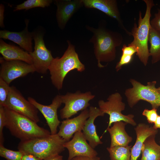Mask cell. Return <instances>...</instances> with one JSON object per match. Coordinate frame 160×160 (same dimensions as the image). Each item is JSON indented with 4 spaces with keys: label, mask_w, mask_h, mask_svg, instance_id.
Returning <instances> with one entry per match:
<instances>
[{
    "label": "cell",
    "mask_w": 160,
    "mask_h": 160,
    "mask_svg": "<svg viewBox=\"0 0 160 160\" xmlns=\"http://www.w3.org/2000/svg\"><path fill=\"white\" fill-rule=\"evenodd\" d=\"M101 21L97 28L87 25V29L93 33L89 42L93 45L94 53L100 68L105 66L101 62L113 61L116 57V47L122 43L123 37L119 33L106 28Z\"/></svg>",
    "instance_id": "1"
},
{
    "label": "cell",
    "mask_w": 160,
    "mask_h": 160,
    "mask_svg": "<svg viewBox=\"0 0 160 160\" xmlns=\"http://www.w3.org/2000/svg\"><path fill=\"white\" fill-rule=\"evenodd\" d=\"M6 117L5 127L12 135L20 141L51 135L48 130L39 126L29 118L4 107Z\"/></svg>",
    "instance_id": "2"
},
{
    "label": "cell",
    "mask_w": 160,
    "mask_h": 160,
    "mask_svg": "<svg viewBox=\"0 0 160 160\" xmlns=\"http://www.w3.org/2000/svg\"><path fill=\"white\" fill-rule=\"evenodd\" d=\"M68 46L62 56L54 58L49 68L52 84L58 90L62 89L64 79L70 71L74 70L81 72L85 67L79 59L75 46L67 41Z\"/></svg>",
    "instance_id": "3"
},
{
    "label": "cell",
    "mask_w": 160,
    "mask_h": 160,
    "mask_svg": "<svg viewBox=\"0 0 160 160\" xmlns=\"http://www.w3.org/2000/svg\"><path fill=\"white\" fill-rule=\"evenodd\" d=\"M65 142L57 133L20 141L18 149L24 153L31 154L44 160L59 155L63 151Z\"/></svg>",
    "instance_id": "4"
},
{
    "label": "cell",
    "mask_w": 160,
    "mask_h": 160,
    "mask_svg": "<svg viewBox=\"0 0 160 160\" xmlns=\"http://www.w3.org/2000/svg\"><path fill=\"white\" fill-rule=\"evenodd\" d=\"M146 4L145 15L143 18L140 11L139 12L138 25L135 20L134 26L131 32V35L134 38L133 41L129 44L134 47L137 49L136 53L141 62L146 66L150 56L148 47V37L151 28V10L154 6L152 0H143Z\"/></svg>",
    "instance_id": "5"
},
{
    "label": "cell",
    "mask_w": 160,
    "mask_h": 160,
    "mask_svg": "<svg viewBox=\"0 0 160 160\" xmlns=\"http://www.w3.org/2000/svg\"><path fill=\"white\" fill-rule=\"evenodd\" d=\"M130 82L132 87L127 89L125 92L130 107H133L140 100L148 102L152 108L157 109L160 106V93L155 87L156 81L148 82L146 85L133 79H130Z\"/></svg>",
    "instance_id": "6"
},
{
    "label": "cell",
    "mask_w": 160,
    "mask_h": 160,
    "mask_svg": "<svg viewBox=\"0 0 160 160\" xmlns=\"http://www.w3.org/2000/svg\"><path fill=\"white\" fill-rule=\"evenodd\" d=\"M105 102L101 100L98 102L99 108L104 114L109 116V121L107 128L110 127L113 123L123 121L133 126L136 125L134 119V116L132 114L126 115L121 112L124 110L125 104L122 101V97L119 93L116 92L110 95Z\"/></svg>",
    "instance_id": "7"
},
{
    "label": "cell",
    "mask_w": 160,
    "mask_h": 160,
    "mask_svg": "<svg viewBox=\"0 0 160 160\" xmlns=\"http://www.w3.org/2000/svg\"><path fill=\"white\" fill-rule=\"evenodd\" d=\"M95 97L89 91L84 93L78 91L75 93L67 92L65 95H61L65 106L60 111V118L68 119L79 111L87 109L90 105L89 102Z\"/></svg>",
    "instance_id": "8"
},
{
    "label": "cell",
    "mask_w": 160,
    "mask_h": 160,
    "mask_svg": "<svg viewBox=\"0 0 160 160\" xmlns=\"http://www.w3.org/2000/svg\"><path fill=\"white\" fill-rule=\"evenodd\" d=\"M34 41V50L30 53L32 60V65L36 71L44 74L47 73L54 58L51 52L46 47L43 40V34L41 32H33Z\"/></svg>",
    "instance_id": "9"
},
{
    "label": "cell",
    "mask_w": 160,
    "mask_h": 160,
    "mask_svg": "<svg viewBox=\"0 0 160 160\" xmlns=\"http://www.w3.org/2000/svg\"><path fill=\"white\" fill-rule=\"evenodd\" d=\"M5 107L23 115L36 123L40 121L38 110L13 86H10Z\"/></svg>",
    "instance_id": "10"
},
{
    "label": "cell",
    "mask_w": 160,
    "mask_h": 160,
    "mask_svg": "<svg viewBox=\"0 0 160 160\" xmlns=\"http://www.w3.org/2000/svg\"><path fill=\"white\" fill-rule=\"evenodd\" d=\"M0 78L7 84L15 79L36 72L32 65L20 60L7 61L0 57Z\"/></svg>",
    "instance_id": "11"
},
{
    "label": "cell",
    "mask_w": 160,
    "mask_h": 160,
    "mask_svg": "<svg viewBox=\"0 0 160 160\" xmlns=\"http://www.w3.org/2000/svg\"><path fill=\"white\" fill-rule=\"evenodd\" d=\"M28 100L42 114L50 129L51 134H57V129L60 123L57 112L63 103L61 95L56 96L51 104L48 105L39 103L31 97H28Z\"/></svg>",
    "instance_id": "12"
},
{
    "label": "cell",
    "mask_w": 160,
    "mask_h": 160,
    "mask_svg": "<svg viewBox=\"0 0 160 160\" xmlns=\"http://www.w3.org/2000/svg\"><path fill=\"white\" fill-rule=\"evenodd\" d=\"M64 146L69 152L67 160L78 156L93 157L97 156V152L87 142L82 131L75 133L71 140L65 142Z\"/></svg>",
    "instance_id": "13"
},
{
    "label": "cell",
    "mask_w": 160,
    "mask_h": 160,
    "mask_svg": "<svg viewBox=\"0 0 160 160\" xmlns=\"http://www.w3.org/2000/svg\"><path fill=\"white\" fill-rule=\"evenodd\" d=\"M56 18L58 25L63 30L73 15L84 6L82 0H56Z\"/></svg>",
    "instance_id": "14"
},
{
    "label": "cell",
    "mask_w": 160,
    "mask_h": 160,
    "mask_svg": "<svg viewBox=\"0 0 160 160\" xmlns=\"http://www.w3.org/2000/svg\"><path fill=\"white\" fill-rule=\"evenodd\" d=\"M89 117V110L83 111L78 116L71 119H67L61 122L58 135L66 142L70 140L73 135L82 131L85 122Z\"/></svg>",
    "instance_id": "15"
},
{
    "label": "cell",
    "mask_w": 160,
    "mask_h": 160,
    "mask_svg": "<svg viewBox=\"0 0 160 160\" xmlns=\"http://www.w3.org/2000/svg\"><path fill=\"white\" fill-rule=\"evenodd\" d=\"M84 6L89 9H97L108 16L116 19L121 27L131 35V32L125 28L122 24L117 3L116 0H82Z\"/></svg>",
    "instance_id": "16"
},
{
    "label": "cell",
    "mask_w": 160,
    "mask_h": 160,
    "mask_svg": "<svg viewBox=\"0 0 160 160\" xmlns=\"http://www.w3.org/2000/svg\"><path fill=\"white\" fill-rule=\"evenodd\" d=\"M104 114L99 108L93 106L89 107V117L86 121L82 131L84 137L94 149L103 143L97 134L94 121L97 117L103 116Z\"/></svg>",
    "instance_id": "17"
},
{
    "label": "cell",
    "mask_w": 160,
    "mask_h": 160,
    "mask_svg": "<svg viewBox=\"0 0 160 160\" xmlns=\"http://www.w3.org/2000/svg\"><path fill=\"white\" fill-rule=\"evenodd\" d=\"M25 22V28L20 32L1 30L0 38L1 39H8L14 42L30 53L33 51L32 39H33V32H31L28 31V20H26Z\"/></svg>",
    "instance_id": "18"
},
{
    "label": "cell",
    "mask_w": 160,
    "mask_h": 160,
    "mask_svg": "<svg viewBox=\"0 0 160 160\" xmlns=\"http://www.w3.org/2000/svg\"><path fill=\"white\" fill-rule=\"evenodd\" d=\"M136 135V142L131 149L130 160H137L141 152L143 144L148 137L156 135L157 129L144 123H139L135 128Z\"/></svg>",
    "instance_id": "19"
},
{
    "label": "cell",
    "mask_w": 160,
    "mask_h": 160,
    "mask_svg": "<svg viewBox=\"0 0 160 160\" xmlns=\"http://www.w3.org/2000/svg\"><path fill=\"white\" fill-rule=\"evenodd\" d=\"M127 124L123 121L116 122L112 127L105 130L104 133L108 131L110 135V147L118 146H127L132 141V137L128 135L125 129Z\"/></svg>",
    "instance_id": "20"
},
{
    "label": "cell",
    "mask_w": 160,
    "mask_h": 160,
    "mask_svg": "<svg viewBox=\"0 0 160 160\" xmlns=\"http://www.w3.org/2000/svg\"><path fill=\"white\" fill-rule=\"evenodd\" d=\"M0 53L3 58L7 61L20 60L32 65L30 54L18 47L7 43L0 39Z\"/></svg>",
    "instance_id": "21"
},
{
    "label": "cell",
    "mask_w": 160,
    "mask_h": 160,
    "mask_svg": "<svg viewBox=\"0 0 160 160\" xmlns=\"http://www.w3.org/2000/svg\"><path fill=\"white\" fill-rule=\"evenodd\" d=\"M155 135H151L145 141L140 160H160V145L156 142Z\"/></svg>",
    "instance_id": "22"
},
{
    "label": "cell",
    "mask_w": 160,
    "mask_h": 160,
    "mask_svg": "<svg viewBox=\"0 0 160 160\" xmlns=\"http://www.w3.org/2000/svg\"><path fill=\"white\" fill-rule=\"evenodd\" d=\"M150 44L149 49L150 56L152 57V64L160 60V32L156 30L151 26L148 37Z\"/></svg>",
    "instance_id": "23"
},
{
    "label": "cell",
    "mask_w": 160,
    "mask_h": 160,
    "mask_svg": "<svg viewBox=\"0 0 160 160\" xmlns=\"http://www.w3.org/2000/svg\"><path fill=\"white\" fill-rule=\"evenodd\" d=\"M132 145L108 147L111 160H130Z\"/></svg>",
    "instance_id": "24"
},
{
    "label": "cell",
    "mask_w": 160,
    "mask_h": 160,
    "mask_svg": "<svg viewBox=\"0 0 160 160\" xmlns=\"http://www.w3.org/2000/svg\"><path fill=\"white\" fill-rule=\"evenodd\" d=\"M52 2L51 0H27L17 5L14 11L22 9L27 10L37 7L44 8L49 6Z\"/></svg>",
    "instance_id": "25"
},
{
    "label": "cell",
    "mask_w": 160,
    "mask_h": 160,
    "mask_svg": "<svg viewBox=\"0 0 160 160\" xmlns=\"http://www.w3.org/2000/svg\"><path fill=\"white\" fill-rule=\"evenodd\" d=\"M24 153L18 150L14 151L5 148L0 144V156L7 160H20Z\"/></svg>",
    "instance_id": "26"
},
{
    "label": "cell",
    "mask_w": 160,
    "mask_h": 160,
    "mask_svg": "<svg viewBox=\"0 0 160 160\" xmlns=\"http://www.w3.org/2000/svg\"><path fill=\"white\" fill-rule=\"evenodd\" d=\"M10 87L9 85L0 78V107H5Z\"/></svg>",
    "instance_id": "27"
},
{
    "label": "cell",
    "mask_w": 160,
    "mask_h": 160,
    "mask_svg": "<svg viewBox=\"0 0 160 160\" xmlns=\"http://www.w3.org/2000/svg\"><path fill=\"white\" fill-rule=\"evenodd\" d=\"M142 115L145 116L149 123H154L158 116L157 109L154 108L151 110L145 109L142 113Z\"/></svg>",
    "instance_id": "28"
},
{
    "label": "cell",
    "mask_w": 160,
    "mask_h": 160,
    "mask_svg": "<svg viewBox=\"0 0 160 160\" xmlns=\"http://www.w3.org/2000/svg\"><path fill=\"white\" fill-rule=\"evenodd\" d=\"M6 117L4 107H0V144L3 145L4 138L3 133L4 127H5Z\"/></svg>",
    "instance_id": "29"
},
{
    "label": "cell",
    "mask_w": 160,
    "mask_h": 160,
    "mask_svg": "<svg viewBox=\"0 0 160 160\" xmlns=\"http://www.w3.org/2000/svg\"><path fill=\"white\" fill-rule=\"evenodd\" d=\"M133 56L128 54H122L119 61L116 65V71H119L122 66L130 63L132 60Z\"/></svg>",
    "instance_id": "30"
},
{
    "label": "cell",
    "mask_w": 160,
    "mask_h": 160,
    "mask_svg": "<svg viewBox=\"0 0 160 160\" xmlns=\"http://www.w3.org/2000/svg\"><path fill=\"white\" fill-rule=\"evenodd\" d=\"M157 12L154 14V17L150 21L151 27L160 32V9H158Z\"/></svg>",
    "instance_id": "31"
},
{
    "label": "cell",
    "mask_w": 160,
    "mask_h": 160,
    "mask_svg": "<svg viewBox=\"0 0 160 160\" xmlns=\"http://www.w3.org/2000/svg\"><path fill=\"white\" fill-rule=\"evenodd\" d=\"M122 54H128L132 56L137 52V49L134 47L129 44L127 46L124 44L122 48Z\"/></svg>",
    "instance_id": "32"
},
{
    "label": "cell",
    "mask_w": 160,
    "mask_h": 160,
    "mask_svg": "<svg viewBox=\"0 0 160 160\" xmlns=\"http://www.w3.org/2000/svg\"><path fill=\"white\" fill-rule=\"evenodd\" d=\"M20 160H42L31 153H24Z\"/></svg>",
    "instance_id": "33"
},
{
    "label": "cell",
    "mask_w": 160,
    "mask_h": 160,
    "mask_svg": "<svg viewBox=\"0 0 160 160\" xmlns=\"http://www.w3.org/2000/svg\"><path fill=\"white\" fill-rule=\"evenodd\" d=\"M4 6L1 4L0 5V26L1 28L4 27Z\"/></svg>",
    "instance_id": "34"
},
{
    "label": "cell",
    "mask_w": 160,
    "mask_h": 160,
    "mask_svg": "<svg viewBox=\"0 0 160 160\" xmlns=\"http://www.w3.org/2000/svg\"><path fill=\"white\" fill-rule=\"evenodd\" d=\"M71 160H100V159L97 156L93 157L81 156L75 157Z\"/></svg>",
    "instance_id": "35"
},
{
    "label": "cell",
    "mask_w": 160,
    "mask_h": 160,
    "mask_svg": "<svg viewBox=\"0 0 160 160\" xmlns=\"http://www.w3.org/2000/svg\"><path fill=\"white\" fill-rule=\"evenodd\" d=\"M153 127L155 129H160V116L158 115Z\"/></svg>",
    "instance_id": "36"
},
{
    "label": "cell",
    "mask_w": 160,
    "mask_h": 160,
    "mask_svg": "<svg viewBox=\"0 0 160 160\" xmlns=\"http://www.w3.org/2000/svg\"><path fill=\"white\" fill-rule=\"evenodd\" d=\"M44 160H63L62 156L58 155Z\"/></svg>",
    "instance_id": "37"
},
{
    "label": "cell",
    "mask_w": 160,
    "mask_h": 160,
    "mask_svg": "<svg viewBox=\"0 0 160 160\" xmlns=\"http://www.w3.org/2000/svg\"><path fill=\"white\" fill-rule=\"evenodd\" d=\"M157 89L158 91L160 93V88L159 87L157 88Z\"/></svg>",
    "instance_id": "38"
},
{
    "label": "cell",
    "mask_w": 160,
    "mask_h": 160,
    "mask_svg": "<svg viewBox=\"0 0 160 160\" xmlns=\"http://www.w3.org/2000/svg\"><path fill=\"white\" fill-rule=\"evenodd\" d=\"M160 88V87H159Z\"/></svg>",
    "instance_id": "39"
}]
</instances>
